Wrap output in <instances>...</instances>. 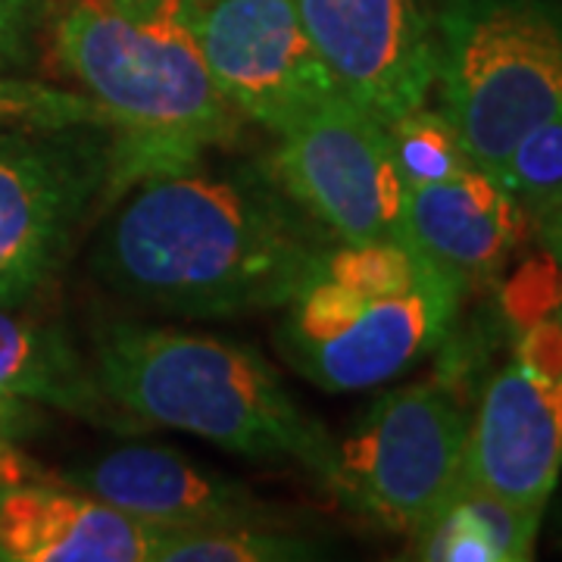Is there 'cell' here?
<instances>
[{"label":"cell","instance_id":"cell-1","mask_svg":"<svg viewBox=\"0 0 562 562\" xmlns=\"http://www.w3.org/2000/svg\"><path fill=\"white\" fill-rule=\"evenodd\" d=\"M331 250V235L269 169H154L122 191L94 269L150 310L225 319L291 301Z\"/></svg>","mask_w":562,"mask_h":562},{"label":"cell","instance_id":"cell-2","mask_svg":"<svg viewBox=\"0 0 562 562\" xmlns=\"http://www.w3.org/2000/svg\"><path fill=\"white\" fill-rule=\"evenodd\" d=\"M201 0H50V60L116 122L122 194L154 169L228 144L238 110L225 101L198 41Z\"/></svg>","mask_w":562,"mask_h":562},{"label":"cell","instance_id":"cell-3","mask_svg":"<svg viewBox=\"0 0 562 562\" xmlns=\"http://www.w3.org/2000/svg\"><path fill=\"white\" fill-rule=\"evenodd\" d=\"M94 379L106 403L135 422L188 431L250 460H297L328 479L331 441L247 347L120 322L98 335Z\"/></svg>","mask_w":562,"mask_h":562},{"label":"cell","instance_id":"cell-4","mask_svg":"<svg viewBox=\"0 0 562 562\" xmlns=\"http://www.w3.org/2000/svg\"><path fill=\"white\" fill-rule=\"evenodd\" d=\"M460 297V284L406 241L338 244L284 303L279 347L322 391H366L428 357Z\"/></svg>","mask_w":562,"mask_h":562},{"label":"cell","instance_id":"cell-5","mask_svg":"<svg viewBox=\"0 0 562 562\" xmlns=\"http://www.w3.org/2000/svg\"><path fill=\"white\" fill-rule=\"evenodd\" d=\"M435 85L472 162L501 179L525 132L562 113V10L543 0H450L438 16Z\"/></svg>","mask_w":562,"mask_h":562},{"label":"cell","instance_id":"cell-6","mask_svg":"<svg viewBox=\"0 0 562 562\" xmlns=\"http://www.w3.org/2000/svg\"><path fill=\"white\" fill-rule=\"evenodd\" d=\"M469 425L465 406L443 384L394 387L331 447L325 482L375 525L422 535L465 482Z\"/></svg>","mask_w":562,"mask_h":562},{"label":"cell","instance_id":"cell-7","mask_svg":"<svg viewBox=\"0 0 562 562\" xmlns=\"http://www.w3.org/2000/svg\"><path fill=\"white\" fill-rule=\"evenodd\" d=\"M110 128H0V306L57 276L94 203L116 191Z\"/></svg>","mask_w":562,"mask_h":562},{"label":"cell","instance_id":"cell-8","mask_svg":"<svg viewBox=\"0 0 562 562\" xmlns=\"http://www.w3.org/2000/svg\"><path fill=\"white\" fill-rule=\"evenodd\" d=\"M266 169L338 244L403 241L406 184L387 125L347 94L279 135Z\"/></svg>","mask_w":562,"mask_h":562},{"label":"cell","instance_id":"cell-9","mask_svg":"<svg viewBox=\"0 0 562 562\" xmlns=\"http://www.w3.org/2000/svg\"><path fill=\"white\" fill-rule=\"evenodd\" d=\"M194 29L225 101L276 138L344 94L294 0H201Z\"/></svg>","mask_w":562,"mask_h":562},{"label":"cell","instance_id":"cell-10","mask_svg":"<svg viewBox=\"0 0 562 562\" xmlns=\"http://www.w3.org/2000/svg\"><path fill=\"white\" fill-rule=\"evenodd\" d=\"M341 91L379 122L428 101L438 79L431 0H294Z\"/></svg>","mask_w":562,"mask_h":562},{"label":"cell","instance_id":"cell-11","mask_svg":"<svg viewBox=\"0 0 562 562\" xmlns=\"http://www.w3.org/2000/svg\"><path fill=\"white\" fill-rule=\"evenodd\" d=\"M560 472L562 382L513 362L484 387L469 425L462 484L543 513Z\"/></svg>","mask_w":562,"mask_h":562},{"label":"cell","instance_id":"cell-12","mask_svg":"<svg viewBox=\"0 0 562 562\" xmlns=\"http://www.w3.org/2000/svg\"><path fill=\"white\" fill-rule=\"evenodd\" d=\"M162 528L60 479L0 482V562H154Z\"/></svg>","mask_w":562,"mask_h":562},{"label":"cell","instance_id":"cell-13","mask_svg":"<svg viewBox=\"0 0 562 562\" xmlns=\"http://www.w3.org/2000/svg\"><path fill=\"white\" fill-rule=\"evenodd\" d=\"M525 235L528 216L519 201L479 166L450 181L406 188L403 241L462 291L497 279Z\"/></svg>","mask_w":562,"mask_h":562},{"label":"cell","instance_id":"cell-14","mask_svg":"<svg viewBox=\"0 0 562 562\" xmlns=\"http://www.w3.org/2000/svg\"><path fill=\"white\" fill-rule=\"evenodd\" d=\"M157 528L257 522L260 506L241 487L162 447H122L57 475Z\"/></svg>","mask_w":562,"mask_h":562},{"label":"cell","instance_id":"cell-15","mask_svg":"<svg viewBox=\"0 0 562 562\" xmlns=\"http://www.w3.org/2000/svg\"><path fill=\"white\" fill-rule=\"evenodd\" d=\"M0 394L50 403L85 419H106L113 409L60 335L13 319L0 306Z\"/></svg>","mask_w":562,"mask_h":562},{"label":"cell","instance_id":"cell-16","mask_svg":"<svg viewBox=\"0 0 562 562\" xmlns=\"http://www.w3.org/2000/svg\"><path fill=\"white\" fill-rule=\"evenodd\" d=\"M316 557L313 547L288 535H272L257 522L166 528L154 562H288Z\"/></svg>","mask_w":562,"mask_h":562},{"label":"cell","instance_id":"cell-17","mask_svg":"<svg viewBox=\"0 0 562 562\" xmlns=\"http://www.w3.org/2000/svg\"><path fill=\"white\" fill-rule=\"evenodd\" d=\"M387 138L406 188L450 181L475 166L453 122L443 110H428L425 103L387 122Z\"/></svg>","mask_w":562,"mask_h":562},{"label":"cell","instance_id":"cell-18","mask_svg":"<svg viewBox=\"0 0 562 562\" xmlns=\"http://www.w3.org/2000/svg\"><path fill=\"white\" fill-rule=\"evenodd\" d=\"M94 125L116 135V122L101 103L76 88L0 72V128H72Z\"/></svg>","mask_w":562,"mask_h":562},{"label":"cell","instance_id":"cell-19","mask_svg":"<svg viewBox=\"0 0 562 562\" xmlns=\"http://www.w3.org/2000/svg\"><path fill=\"white\" fill-rule=\"evenodd\" d=\"M501 181L525 216L541 222L562 203V113L525 132L503 166Z\"/></svg>","mask_w":562,"mask_h":562},{"label":"cell","instance_id":"cell-20","mask_svg":"<svg viewBox=\"0 0 562 562\" xmlns=\"http://www.w3.org/2000/svg\"><path fill=\"white\" fill-rule=\"evenodd\" d=\"M453 503L487 535L501 562H525L535 557V538H538V525H541L538 509H525V506H516V503L494 497L482 487H469V484H462Z\"/></svg>","mask_w":562,"mask_h":562},{"label":"cell","instance_id":"cell-21","mask_svg":"<svg viewBox=\"0 0 562 562\" xmlns=\"http://www.w3.org/2000/svg\"><path fill=\"white\" fill-rule=\"evenodd\" d=\"M562 310V266L547 250L528 260L503 288V313L513 328L525 331L528 325L547 319Z\"/></svg>","mask_w":562,"mask_h":562},{"label":"cell","instance_id":"cell-22","mask_svg":"<svg viewBox=\"0 0 562 562\" xmlns=\"http://www.w3.org/2000/svg\"><path fill=\"white\" fill-rule=\"evenodd\" d=\"M50 0H0V72H16L35 54Z\"/></svg>","mask_w":562,"mask_h":562},{"label":"cell","instance_id":"cell-23","mask_svg":"<svg viewBox=\"0 0 562 562\" xmlns=\"http://www.w3.org/2000/svg\"><path fill=\"white\" fill-rule=\"evenodd\" d=\"M519 362L528 372L562 382V313L528 325L519 341Z\"/></svg>","mask_w":562,"mask_h":562},{"label":"cell","instance_id":"cell-24","mask_svg":"<svg viewBox=\"0 0 562 562\" xmlns=\"http://www.w3.org/2000/svg\"><path fill=\"white\" fill-rule=\"evenodd\" d=\"M29 422H32V413L25 401L0 394V447H13V441L25 435Z\"/></svg>","mask_w":562,"mask_h":562},{"label":"cell","instance_id":"cell-25","mask_svg":"<svg viewBox=\"0 0 562 562\" xmlns=\"http://www.w3.org/2000/svg\"><path fill=\"white\" fill-rule=\"evenodd\" d=\"M35 465L29 460H22L13 447H0V482H22V479H41L32 475Z\"/></svg>","mask_w":562,"mask_h":562},{"label":"cell","instance_id":"cell-26","mask_svg":"<svg viewBox=\"0 0 562 562\" xmlns=\"http://www.w3.org/2000/svg\"><path fill=\"white\" fill-rule=\"evenodd\" d=\"M538 225H541V238L543 244H547V250H550L562 266V203L557 210H550Z\"/></svg>","mask_w":562,"mask_h":562}]
</instances>
